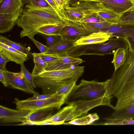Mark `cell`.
<instances>
[{
    "mask_svg": "<svg viewBox=\"0 0 134 134\" xmlns=\"http://www.w3.org/2000/svg\"><path fill=\"white\" fill-rule=\"evenodd\" d=\"M64 22L55 11L26 4L16 24L22 29L20 37L27 36L30 39L38 34V30L42 27Z\"/></svg>",
    "mask_w": 134,
    "mask_h": 134,
    "instance_id": "1",
    "label": "cell"
},
{
    "mask_svg": "<svg viewBox=\"0 0 134 134\" xmlns=\"http://www.w3.org/2000/svg\"><path fill=\"white\" fill-rule=\"evenodd\" d=\"M113 96L110 79L103 82L82 79L68 97L65 103L68 105L78 101H91L100 98L112 99Z\"/></svg>",
    "mask_w": 134,
    "mask_h": 134,
    "instance_id": "2",
    "label": "cell"
},
{
    "mask_svg": "<svg viewBox=\"0 0 134 134\" xmlns=\"http://www.w3.org/2000/svg\"><path fill=\"white\" fill-rule=\"evenodd\" d=\"M128 44L124 38L115 37L111 38L106 43L76 46L67 52L68 55L78 57L82 55H104L114 54L118 49L123 48L128 49Z\"/></svg>",
    "mask_w": 134,
    "mask_h": 134,
    "instance_id": "3",
    "label": "cell"
},
{
    "mask_svg": "<svg viewBox=\"0 0 134 134\" xmlns=\"http://www.w3.org/2000/svg\"><path fill=\"white\" fill-rule=\"evenodd\" d=\"M115 72L110 79L114 96L117 98L125 83L134 78V52L128 51L124 64Z\"/></svg>",
    "mask_w": 134,
    "mask_h": 134,
    "instance_id": "4",
    "label": "cell"
},
{
    "mask_svg": "<svg viewBox=\"0 0 134 134\" xmlns=\"http://www.w3.org/2000/svg\"><path fill=\"white\" fill-rule=\"evenodd\" d=\"M67 98L62 95H55L48 98L35 100H20L15 98L14 103L18 109L31 111L48 109H60Z\"/></svg>",
    "mask_w": 134,
    "mask_h": 134,
    "instance_id": "5",
    "label": "cell"
},
{
    "mask_svg": "<svg viewBox=\"0 0 134 134\" xmlns=\"http://www.w3.org/2000/svg\"><path fill=\"white\" fill-rule=\"evenodd\" d=\"M85 66L78 65L64 69L47 71L45 70L39 75L60 82L68 83L77 81L84 71Z\"/></svg>",
    "mask_w": 134,
    "mask_h": 134,
    "instance_id": "6",
    "label": "cell"
},
{
    "mask_svg": "<svg viewBox=\"0 0 134 134\" xmlns=\"http://www.w3.org/2000/svg\"><path fill=\"white\" fill-rule=\"evenodd\" d=\"M66 24L61 31L60 36L63 39L75 42L81 37L90 34L79 22L65 20Z\"/></svg>",
    "mask_w": 134,
    "mask_h": 134,
    "instance_id": "7",
    "label": "cell"
},
{
    "mask_svg": "<svg viewBox=\"0 0 134 134\" xmlns=\"http://www.w3.org/2000/svg\"><path fill=\"white\" fill-rule=\"evenodd\" d=\"M3 74L7 86L29 94H38L30 87L25 80L24 74L21 71L15 73L7 70L3 71Z\"/></svg>",
    "mask_w": 134,
    "mask_h": 134,
    "instance_id": "8",
    "label": "cell"
},
{
    "mask_svg": "<svg viewBox=\"0 0 134 134\" xmlns=\"http://www.w3.org/2000/svg\"><path fill=\"white\" fill-rule=\"evenodd\" d=\"M117 98L114 110H117L134 105V78L125 84Z\"/></svg>",
    "mask_w": 134,
    "mask_h": 134,
    "instance_id": "9",
    "label": "cell"
},
{
    "mask_svg": "<svg viewBox=\"0 0 134 134\" xmlns=\"http://www.w3.org/2000/svg\"><path fill=\"white\" fill-rule=\"evenodd\" d=\"M31 111L15 110L0 106V121L2 124L23 122L27 120Z\"/></svg>",
    "mask_w": 134,
    "mask_h": 134,
    "instance_id": "10",
    "label": "cell"
},
{
    "mask_svg": "<svg viewBox=\"0 0 134 134\" xmlns=\"http://www.w3.org/2000/svg\"><path fill=\"white\" fill-rule=\"evenodd\" d=\"M34 81L36 87L41 88L43 94H46L56 93L64 86L68 83L39 75L34 77Z\"/></svg>",
    "mask_w": 134,
    "mask_h": 134,
    "instance_id": "11",
    "label": "cell"
},
{
    "mask_svg": "<svg viewBox=\"0 0 134 134\" xmlns=\"http://www.w3.org/2000/svg\"><path fill=\"white\" fill-rule=\"evenodd\" d=\"M98 32L108 33L112 37H119L124 38L129 36L134 35V24L118 23L100 29Z\"/></svg>",
    "mask_w": 134,
    "mask_h": 134,
    "instance_id": "12",
    "label": "cell"
},
{
    "mask_svg": "<svg viewBox=\"0 0 134 134\" xmlns=\"http://www.w3.org/2000/svg\"><path fill=\"white\" fill-rule=\"evenodd\" d=\"M0 53L10 61L21 64L29 58L26 54L0 42Z\"/></svg>",
    "mask_w": 134,
    "mask_h": 134,
    "instance_id": "13",
    "label": "cell"
},
{
    "mask_svg": "<svg viewBox=\"0 0 134 134\" xmlns=\"http://www.w3.org/2000/svg\"><path fill=\"white\" fill-rule=\"evenodd\" d=\"M98 2L103 8L121 15L133 5L130 0H101Z\"/></svg>",
    "mask_w": 134,
    "mask_h": 134,
    "instance_id": "14",
    "label": "cell"
},
{
    "mask_svg": "<svg viewBox=\"0 0 134 134\" xmlns=\"http://www.w3.org/2000/svg\"><path fill=\"white\" fill-rule=\"evenodd\" d=\"M112 38L107 33L98 32L83 36L75 42L77 46L104 43Z\"/></svg>",
    "mask_w": 134,
    "mask_h": 134,
    "instance_id": "15",
    "label": "cell"
},
{
    "mask_svg": "<svg viewBox=\"0 0 134 134\" xmlns=\"http://www.w3.org/2000/svg\"><path fill=\"white\" fill-rule=\"evenodd\" d=\"M22 12L14 13H0V33L10 31L16 24Z\"/></svg>",
    "mask_w": 134,
    "mask_h": 134,
    "instance_id": "16",
    "label": "cell"
},
{
    "mask_svg": "<svg viewBox=\"0 0 134 134\" xmlns=\"http://www.w3.org/2000/svg\"><path fill=\"white\" fill-rule=\"evenodd\" d=\"M23 0H0V13H14L23 11Z\"/></svg>",
    "mask_w": 134,
    "mask_h": 134,
    "instance_id": "17",
    "label": "cell"
},
{
    "mask_svg": "<svg viewBox=\"0 0 134 134\" xmlns=\"http://www.w3.org/2000/svg\"><path fill=\"white\" fill-rule=\"evenodd\" d=\"M75 42L62 39L54 46L49 49L45 53L58 54L67 52L76 46Z\"/></svg>",
    "mask_w": 134,
    "mask_h": 134,
    "instance_id": "18",
    "label": "cell"
},
{
    "mask_svg": "<svg viewBox=\"0 0 134 134\" xmlns=\"http://www.w3.org/2000/svg\"><path fill=\"white\" fill-rule=\"evenodd\" d=\"M53 108H48L31 111L27 120L36 122H42L51 117Z\"/></svg>",
    "mask_w": 134,
    "mask_h": 134,
    "instance_id": "19",
    "label": "cell"
},
{
    "mask_svg": "<svg viewBox=\"0 0 134 134\" xmlns=\"http://www.w3.org/2000/svg\"><path fill=\"white\" fill-rule=\"evenodd\" d=\"M66 24L63 23L49 24L43 26L39 28L38 32L47 35L59 36L60 33Z\"/></svg>",
    "mask_w": 134,
    "mask_h": 134,
    "instance_id": "20",
    "label": "cell"
},
{
    "mask_svg": "<svg viewBox=\"0 0 134 134\" xmlns=\"http://www.w3.org/2000/svg\"><path fill=\"white\" fill-rule=\"evenodd\" d=\"M128 50L123 48L118 49L114 54V57L111 63L114 67L115 72L124 63L128 53Z\"/></svg>",
    "mask_w": 134,
    "mask_h": 134,
    "instance_id": "21",
    "label": "cell"
},
{
    "mask_svg": "<svg viewBox=\"0 0 134 134\" xmlns=\"http://www.w3.org/2000/svg\"><path fill=\"white\" fill-rule=\"evenodd\" d=\"M32 56L33 58L34 66L32 74L34 77L39 75L45 70L48 64L41 56L37 54L36 53H32Z\"/></svg>",
    "mask_w": 134,
    "mask_h": 134,
    "instance_id": "22",
    "label": "cell"
},
{
    "mask_svg": "<svg viewBox=\"0 0 134 134\" xmlns=\"http://www.w3.org/2000/svg\"><path fill=\"white\" fill-rule=\"evenodd\" d=\"M99 119V117L97 114L94 113L76 118L68 122H64V124L79 125H89Z\"/></svg>",
    "mask_w": 134,
    "mask_h": 134,
    "instance_id": "23",
    "label": "cell"
},
{
    "mask_svg": "<svg viewBox=\"0 0 134 134\" xmlns=\"http://www.w3.org/2000/svg\"><path fill=\"white\" fill-rule=\"evenodd\" d=\"M97 13L105 21L114 24L119 23L121 15L112 10L102 7Z\"/></svg>",
    "mask_w": 134,
    "mask_h": 134,
    "instance_id": "24",
    "label": "cell"
},
{
    "mask_svg": "<svg viewBox=\"0 0 134 134\" xmlns=\"http://www.w3.org/2000/svg\"><path fill=\"white\" fill-rule=\"evenodd\" d=\"M0 42L26 53L29 56L31 57L32 56V53L30 52V47L27 48L25 45L12 41L6 37L1 35Z\"/></svg>",
    "mask_w": 134,
    "mask_h": 134,
    "instance_id": "25",
    "label": "cell"
},
{
    "mask_svg": "<svg viewBox=\"0 0 134 134\" xmlns=\"http://www.w3.org/2000/svg\"><path fill=\"white\" fill-rule=\"evenodd\" d=\"M113 118L134 119V105L117 110H114L110 117Z\"/></svg>",
    "mask_w": 134,
    "mask_h": 134,
    "instance_id": "26",
    "label": "cell"
},
{
    "mask_svg": "<svg viewBox=\"0 0 134 134\" xmlns=\"http://www.w3.org/2000/svg\"><path fill=\"white\" fill-rule=\"evenodd\" d=\"M59 55L60 56L59 58L47 63L48 66L46 70L52 71L61 70L73 67L67 63L62 56L60 54Z\"/></svg>",
    "mask_w": 134,
    "mask_h": 134,
    "instance_id": "27",
    "label": "cell"
},
{
    "mask_svg": "<svg viewBox=\"0 0 134 134\" xmlns=\"http://www.w3.org/2000/svg\"><path fill=\"white\" fill-rule=\"evenodd\" d=\"M81 23L83 27L90 34L97 32L100 29L109 27L115 24L106 21L94 23Z\"/></svg>",
    "mask_w": 134,
    "mask_h": 134,
    "instance_id": "28",
    "label": "cell"
},
{
    "mask_svg": "<svg viewBox=\"0 0 134 134\" xmlns=\"http://www.w3.org/2000/svg\"><path fill=\"white\" fill-rule=\"evenodd\" d=\"M105 122L99 125H134V119L113 118L110 117L104 119Z\"/></svg>",
    "mask_w": 134,
    "mask_h": 134,
    "instance_id": "29",
    "label": "cell"
},
{
    "mask_svg": "<svg viewBox=\"0 0 134 134\" xmlns=\"http://www.w3.org/2000/svg\"><path fill=\"white\" fill-rule=\"evenodd\" d=\"M119 23L134 24V4L121 15Z\"/></svg>",
    "mask_w": 134,
    "mask_h": 134,
    "instance_id": "30",
    "label": "cell"
},
{
    "mask_svg": "<svg viewBox=\"0 0 134 134\" xmlns=\"http://www.w3.org/2000/svg\"><path fill=\"white\" fill-rule=\"evenodd\" d=\"M39 35L46 40V46L49 48H51L58 43L62 39L59 36L47 35L40 33Z\"/></svg>",
    "mask_w": 134,
    "mask_h": 134,
    "instance_id": "31",
    "label": "cell"
},
{
    "mask_svg": "<svg viewBox=\"0 0 134 134\" xmlns=\"http://www.w3.org/2000/svg\"><path fill=\"white\" fill-rule=\"evenodd\" d=\"M20 65V71L24 74V78L32 90H34L36 87L34 77L32 74L26 69L24 63Z\"/></svg>",
    "mask_w": 134,
    "mask_h": 134,
    "instance_id": "32",
    "label": "cell"
},
{
    "mask_svg": "<svg viewBox=\"0 0 134 134\" xmlns=\"http://www.w3.org/2000/svg\"><path fill=\"white\" fill-rule=\"evenodd\" d=\"M77 81H72L66 84L58 91L56 94L57 95H63L67 98L76 86V83Z\"/></svg>",
    "mask_w": 134,
    "mask_h": 134,
    "instance_id": "33",
    "label": "cell"
},
{
    "mask_svg": "<svg viewBox=\"0 0 134 134\" xmlns=\"http://www.w3.org/2000/svg\"><path fill=\"white\" fill-rule=\"evenodd\" d=\"M23 0L24 4H29L31 5L40 7L51 10L55 11L48 3L44 0Z\"/></svg>",
    "mask_w": 134,
    "mask_h": 134,
    "instance_id": "34",
    "label": "cell"
},
{
    "mask_svg": "<svg viewBox=\"0 0 134 134\" xmlns=\"http://www.w3.org/2000/svg\"><path fill=\"white\" fill-rule=\"evenodd\" d=\"M98 12H93L87 15L83 18L80 22L83 23H90L105 21V20L98 15Z\"/></svg>",
    "mask_w": 134,
    "mask_h": 134,
    "instance_id": "35",
    "label": "cell"
},
{
    "mask_svg": "<svg viewBox=\"0 0 134 134\" xmlns=\"http://www.w3.org/2000/svg\"><path fill=\"white\" fill-rule=\"evenodd\" d=\"M54 10L59 16L64 21L65 16L64 10L57 3L55 0H44Z\"/></svg>",
    "mask_w": 134,
    "mask_h": 134,
    "instance_id": "36",
    "label": "cell"
},
{
    "mask_svg": "<svg viewBox=\"0 0 134 134\" xmlns=\"http://www.w3.org/2000/svg\"><path fill=\"white\" fill-rule=\"evenodd\" d=\"M36 53L41 56L43 60L47 63L58 59L60 57L59 54H48L45 53Z\"/></svg>",
    "mask_w": 134,
    "mask_h": 134,
    "instance_id": "37",
    "label": "cell"
},
{
    "mask_svg": "<svg viewBox=\"0 0 134 134\" xmlns=\"http://www.w3.org/2000/svg\"><path fill=\"white\" fill-rule=\"evenodd\" d=\"M55 93L51 94H33V96L26 100H41L51 98L54 96Z\"/></svg>",
    "mask_w": 134,
    "mask_h": 134,
    "instance_id": "38",
    "label": "cell"
},
{
    "mask_svg": "<svg viewBox=\"0 0 134 134\" xmlns=\"http://www.w3.org/2000/svg\"><path fill=\"white\" fill-rule=\"evenodd\" d=\"M38 48L41 52V53H45L49 48L44 45L34 38H30Z\"/></svg>",
    "mask_w": 134,
    "mask_h": 134,
    "instance_id": "39",
    "label": "cell"
},
{
    "mask_svg": "<svg viewBox=\"0 0 134 134\" xmlns=\"http://www.w3.org/2000/svg\"><path fill=\"white\" fill-rule=\"evenodd\" d=\"M125 39L127 42L129 46V51L134 52V35L127 36Z\"/></svg>",
    "mask_w": 134,
    "mask_h": 134,
    "instance_id": "40",
    "label": "cell"
},
{
    "mask_svg": "<svg viewBox=\"0 0 134 134\" xmlns=\"http://www.w3.org/2000/svg\"><path fill=\"white\" fill-rule=\"evenodd\" d=\"M10 61L7 58L4 57L0 53V69L3 71L7 70L6 68V65L7 63Z\"/></svg>",
    "mask_w": 134,
    "mask_h": 134,
    "instance_id": "41",
    "label": "cell"
},
{
    "mask_svg": "<svg viewBox=\"0 0 134 134\" xmlns=\"http://www.w3.org/2000/svg\"><path fill=\"white\" fill-rule=\"evenodd\" d=\"M42 122H36L32 121L26 120V121L21 122L19 124L15 125L18 126H24V125H40V124Z\"/></svg>",
    "mask_w": 134,
    "mask_h": 134,
    "instance_id": "42",
    "label": "cell"
},
{
    "mask_svg": "<svg viewBox=\"0 0 134 134\" xmlns=\"http://www.w3.org/2000/svg\"><path fill=\"white\" fill-rule=\"evenodd\" d=\"M58 5L64 10V8L69 4L70 2L66 0H55Z\"/></svg>",
    "mask_w": 134,
    "mask_h": 134,
    "instance_id": "43",
    "label": "cell"
},
{
    "mask_svg": "<svg viewBox=\"0 0 134 134\" xmlns=\"http://www.w3.org/2000/svg\"><path fill=\"white\" fill-rule=\"evenodd\" d=\"M0 81L5 87L8 86L4 76L3 71L1 69H0Z\"/></svg>",
    "mask_w": 134,
    "mask_h": 134,
    "instance_id": "44",
    "label": "cell"
},
{
    "mask_svg": "<svg viewBox=\"0 0 134 134\" xmlns=\"http://www.w3.org/2000/svg\"><path fill=\"white\" fill-rule=\"evenodd\" d=\"M61 124V123L59 122H42L40 125H56Z\"/></svg>",
    "mask_w": 134,
    "mask_h": 134,
    "instance_id": "45",
    "label": "cell"
},
{
    "mask_svg": "<svg viewBox=\"0 0 134 134\" xmlns=\"http://www.w3.org/2000/svg\"><path fill=\"white\" fill-rule=\"evenodd\" d=\"M101 0H79V1H91L96 2H98Z\"/></svg>",
    "mask_w": 134,
    "mask_h": 134,
    "instance_id": "46",
    "label": "cell"
},
{
    "mask_svg": "<svg viewBox=\"0 0 134 134\" xmlns=\"http://www.w3.org/2000/svg\"><path fill=\"white\" fill-rule=\"evenodd\" d=\"M133 3V4H134V0H130Z\"/></svg>",
    "mask_w": 134,
    "mask_h": 134,
    "instance_id": "47",
    "label": "cell"
},
{
    "mask_svg": "<svg viewBox=\"0 0 134 134\" xmlns=\"http://www.w3.org/2000/svg\"><path fill=\"white\" fill-rule=\"evenodd\" d=\"M67 1H69V2H70V0H66Z\"/></svg>",
    "mask_w": 134,
    "mask_h": 134,
    "instance_id": "48",
    "label": "cell"
}]
</instances>
